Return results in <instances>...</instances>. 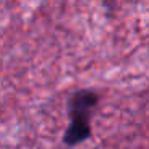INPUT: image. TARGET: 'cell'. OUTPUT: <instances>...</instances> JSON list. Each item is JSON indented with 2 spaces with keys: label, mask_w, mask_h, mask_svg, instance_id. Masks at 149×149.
<instances>
[{
  "label": "cell",
  "mask_w": 149,
  "mask_h": 149,
  "mask_svg": "<svg viewBox=\"0 0 149 149\" xmlns=\"http://www.w3.org/2000/svg\"><path fill=\"white\" fill-rule=\"evenodd\" d=\"M91 138V123L90 122H77V120H69V125L63 135V144L68 148L80 144Z\"/></svg>",
  "instance_id": "2"
},
{
  "label": "cell",
  "mask_w": 149,
  "mask_h": 149,
  "mask_svg": "<svg viewBox=\"0 0 149 149\" xmlns=\"http://www.w3.org/2000/svg\"><path fill=\"white\" fill-rule=\"evenodd\" d=\"M100 104V95L91 88H79L68 98V117L69 120L90 122Z\"/></svg>",
  "instance_id": "1"
}]
</instances>
